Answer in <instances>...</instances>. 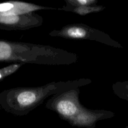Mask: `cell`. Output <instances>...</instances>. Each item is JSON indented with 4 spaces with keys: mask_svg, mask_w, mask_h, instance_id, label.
I'll use <instances>...</instances> for the list:
<instances>
[{
    "mask_svg": "<svg viewBox=\"0 0 128 128\" xmlns=\"http://www.w3.org/2000/svg\"><path fill=\"white\" fill-rule=\"evenodd\" d=\"M27 60V48L25 45L0 40V62H26Z\"/></svg>",
    "mask_w": 128,
    "mask_h": 128,
    "instance_id": "1",
    "label": "cell"
},
{
    "mask_svg": "<svg viewBox=\"0 0 128 128\" xmlns=\"http://www.w3.org/2000/svg\"><path fill=\"white\" fill-rule=\"evenodd\" d=\"M48 9L36 4L21 2L10 1L0 3V14L22 16L33 11Z\"/></svg>",
    "mask_w": 128,
    "mask_h": 128,
    "instance_id": "2",
    "label": "cell"
},
{
    "mask_svg": "<svg viewBox=\"0 0 128 128\" xmlns=\"http://www.w3.org/2000/svg\"><path fill=\"white\" fill-rule=\"evenodd\" d=\"M58 111L66 118L73 117L78 111V106L74 100L67 98L58 101L56 106Z\"/></svg>",
    "mask_w": 128,
    "mask_h": 128,
    "instance_id": "3",
    "label": "cell"
},
{
    "mask_svg": "<svg viewBox=\"0 0 128 128\" xmlns=\"http://www.w3.org/2000/svg\"><path fill=\"white\" fill-rule=\"evenodd\" d=\"M65 34L72 38H84L87 34V31L80 26H72L66 31Z\"/></svg>",
    "mask_w": 128,
    "mask_h": 128,
    "instance_id": "4",
    "label": "cell"
},
{
    "mask_svg": "<svg viewBox=\"0 0 128 128\" xmlns=\"http://www.w3.org/2000/svg\"><path fill=\"white\" fill-rule=\"evenodd\" d=\"M21 64H12L6 67L0 69V81L16 72L21 66Z\"/></svg>",
    "mask_w": 128,
    "mask_h": 128,
    "instance_id": "5",
    "label": "cell"
},
{
    "mask_svg": "<svg viewBox=\"0 0 128 128\" xmlns=\"http://www.w3.org/2000/svg\"><path fill=\"white\" fill-rule=\"evenodd\" d=\"M102 9H103V8L101 7V6H93L92 7V6H85L77 7L74 10V11L80 15H86L87 14L90 13V12L101 11V10H102Z\"/></svg>",
    "mask_w": 128,
    "mask_h": 128,
    "instance_id": "6",
    "label": "cell"
},
{
    "mask_svg": "<svg viewBox=\"0 0 128 128\" xmlns=\"http://www.w3.org/2000/svg\"><path fill=\"white\" fill-rule=\"evenodd\" d=\"M80 118L76 119V123L79 124H88L89 122L93 121L95 120L94 116L91 114H84L80 116Z\"/></svg>",
    "mask_w": 128,
    "mask_h": 128,
    "instance_id": "7",
    "label": "cell"
},
{
    "mask_svg": "<svg viewBox=\"0 0 128 128\" xmlns=\"http://www.w3.org/2000/svg\"><path fill=\"white\" fill-rule=\"evenodd\" d=\"M70 3H71L74 6H77L78 7L80 6H88V5L94 4L96 2V1L94 0H70L68 1Z\"/></svg>",
    "mask_w": 128,
    "mask_h": 128,
    "instance_id": "8",
    "label": "cell"
}]
</instances>
